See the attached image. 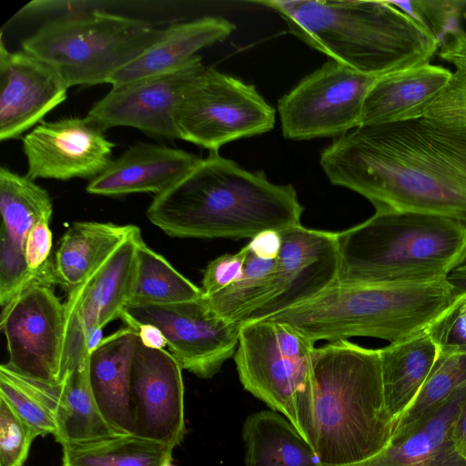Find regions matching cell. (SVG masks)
<instances>
[{
	"label": "cell",
	"instance_id": "obj_1",
	"mask_svg": "<svg viewBox=\"0 0 466 466\" xmlns=\"http://www.w3.org/2000/svg\"><path fill=\"white\" fill-rule=\"evenodd\" d=\"M320 166L332 185L378 210L440 215L466 225V134L423 117L359 126L325 147Z\"/></svg>",
	"mask_w": 466,
	"mask_h": 466
},
{
	"label": "cell",
	"instance_id": "obj_2",
	"mask_svg": "<svg viewBox=\"0 0 466 466\" xmlns=\"http://www.w3.org/2000/svg\"><path fill=\"white\" fill-rule=\"evenodd\" d=\"M297 415L322 466L352 465L381 451L396 422L385 404L379 350L348 339L315 348Z\"/></svg>",
	"mask_w": 466,
	"mask_h": 466
},
{
	"label": "cell",
	"instance_id": "obj_3",
	"mask_svg": "<svg viewBox=\"0 0 466 466\" xmlns=\"http://www.w3.org/2000/svg\"><path fill=\"white\" fill-rule=\"evenodd\" d=\"M303 207L292 185L270 182L210 152L178 182L155 196L147 218L176 238H253L300 225Z\"/></svg>",
	"mask_w": 466,
	"mask_h": 466
},
{
	"label": "cell",
	"instance_id": "obj_4",
	"mask_svg": "<svg viewBox=\"0 0 466 466\" xmlns=\"http://www.w3.org/2000/svg\"><path fill=\"white\" fill-rule=\"evenodd\" d=\"M296 37L355 71L381 76L430 63L439 42L390 1H256Z\"/></svg>",
	"mask_w": 466,
	"mask_h": 466
},
{
	"label": "cell",
	"instance_id": "obj_5",
	"mask_svg": "<svg viewBox=\"0 0 466 466\" xmlns=\"http://www.w3.org/2000/svg\"><path fill=\"white\" fill-rule=\"evenodd\" d=\"M337 234L339 264L335 284L441 281L466 261V225L440 215L378 210Z\"/></svg>",
	"mask_w": 466,
	"mask_h": 466
},
{
	"label": "cell",
	"instance_id": "obj_6",
	"mask_svg": "<svg viewBox=\"0 0 466 466\" xmlns=\"http://www.w3.org/2000/svg\"><path fill=\"white\" fill-rule=\"evenodd\" d=\"M455 297L446 279L397 285L334 284L312 299L268 319L290 325L314 343L357 336L393 343L426 329Z\"/></svg>",
	"mask_w": 466,
	"mask_h": 466
},
{
	"label": "cell",
	"instance_id": "obj_7",
	"mask_svg": "<svg viewBox=\"0 0 466 466\" xmlns=\"http://www.w3.org/2000/svg\"><path fill=\"white\" fill-rule=\"evenodd\" d=\"M163 32L146 20L94 9L45 23L22 41V49L54 69L68 88L89 86L108 83Z\"/></svg>",
	"mask_w": 466,
	"mask_h": 466
},
{
	"label": "cell",
	"instance_id": "obj_8",
	"mask_svg": "<svg viewBox=\"0 0 466 466\" xmlns=\"http://www.w3.org/2000/svg\"><path fill=\"white\" fill-rule=\"evenodd\" d=\"M314 345L290 325L268 319L241 324L234 353L243 388L299 432L297 399L309 374Z\"/></svg>",
	"mask_w": 466,
	"mask_h": 466
},
{
	"label": "cell",
	"instance_id": "obj_9",
	"mask_svg": "<svg viewBox=\"0 0 466 466\" xmlns=\"http://www.w3.org/2000/svg\"><path fill=\"white\" fill-rule=\"evenodd\" d=\"M275 109L248 85L206 66L175 115L178 138L218 152L225 144L270 131Z\"/></svg>",
	"mask_w": 466,
	"mask_h": 466
},
{
	"label": "cell",
	"instance_id": "obj_10",
	"mask_svg": "<svg viewBox=\"0 0 466 466\" xmlns=\"http://www.w3.org/2000/svg\"><path fill=\"white\" fill-rule=\"evenodd\" d=\"M376 77L329 59L279 99L283 136L292 140L337 137L357 127Z\"/></svg>",
	"mask_w": 466,
	"mask_h": 466
},
{
	"label": "cell",
	"instance_id": "obj_11",
	"mask_svg": "<svg viewBox=\"0 0 466 466\" xmlns=\"http://www.w3.org/2000/svg\"><path fill=\"white\" fill-rule=\"evenodd\" d=\"M121 319L130 328H159L182 370L200 379L214 377L234 356L241 327L218 315L205 296L169 305L127 304Z\"/></svg>",
	"mask_w": 466,
	"mask_h": 466
},
{
	"label": "cell",
	"instance_id": "obj_12",
	"mask_svg": "<svg viewBox=\"0 0 466 466\" xmlns=\"http://www.w3.org/2000/svg\"><path fill=\"white\" fill-rule=\"evenodd\" d=\"M140 229L131 234L64 303L65 330L61 384L76 367L88 361L89 336L121 319L128 303L136 267Z\"/></svg>",
	"mask_w": 466,
	"mask_h": 466
},
{
	"label": "cell",
	"instance_id": "obj_13",
	"mask_svg": "<svg viewBox=\"0 0 466 466\" xmlns=\"http://www.w3.org/2000/svg\"><path fill=\"white\" fill-rule=\"evenodd\" d=\"M0 329L6 339V364L22 375L61 385L64 303L51 286L34 283L2 308Z\"/></svg>",
	"mask_w": 466,
	"mask_h": 466
},
{
	"label": "cell",
	"instance_id": "obj_14",
	"mask_svg": "<svg viewBox=\"0 0 466 466\" xmlns=\"http://www.w3.org/2000/svg\"><path fill=\"white\" fill-rule=\"evenodd\" d=\"M205 68L197 55L177 69L114 86L86 116L104 132L114 127H130L150 137L179 139L177 108Z\"/></svg>",
	"mask_w": 466,
	"mask_h": 466
},
{
	"label": "cell",
	"instance_id": "obj_15",
	"mask_svg": "<svg viewBox=\"0 0 466 466\" xmlns=\"http://www.w3.org/2000/svg\"><path fill=\"white\" fill-rule=\"evenodd\" d=\"M133 434L172 450L183 441L182 368L170 352L144 346L138 338L130 378Z\"/></svg>",
	"mask_w": 466,
	"mask_h": 466
},
{
	"label": "cell",
	"instance_id": "obj_16",
	"mask_svg": "<svg viewBox=\"0 0 466 466\" xmlns=\"http://www.w3.org/2000/svg\"><path fill=\"white\" fill-rule=\"evenodd\" d=\"M278 288L247 321L271 318L303 304L335 284L339 253L338 234L302 224L279 231Z\"/></svg>",
	"mask_w": 466,
	"mask_h": 466
},
{
	"label": "cell",
	"instance_id": "obj_17",
	"mask_svg": "<svg viewBox=\"0 0 466 466\" xmlns=\"http://www.w3.org/2000/svg\"><path fill=\"white\" fill-rule=\"evenodd\" d=\"M114 147L87 116L41 122L23 138L26 176L33 180H91L112 161Z\"/></svg>",
	"mask_w": 466,
	"mask_h": 466
},
{
	"label": "cell",
	"instance_id": "obj_18",
	"mask_svg": "<svg viewBox=\"0 0 466 466\" xmlns=\"http://www.w3.org/2000/svg\"><path fill=\"white\" fill-rule=\"evenodd\" d=\"M0 305L21 290L41 283L28 271L25 247L32 228L50 220L53 204L48 192L26 175L0 167ZM44 284V283H42Z\"/></svg>",
	"mask_w": 466,
	"mask_h": 466
},
{
	"label": "cell",
	"instance_id": "obj_19",
	"mask_svg": "<svg viewBox=\"0 0 466 466\" xmlns=\"http://www.w3.org/2000/svg\"><path fill=\"white\" fill-rule=\"evenodd\" d=\"M68 87L45 62L9 51L0 40V140L19 137L67 97Z\"/></svg>",
	"mask_w": 466,
	"mask_h": 466
},
{
	"label": "cell",
	"instance_id": "obj_20",
	"mask_svg": "<svg viewBox=\"0 0 466 466\" xmlns=\"http://www.w3.org/2000/svg\"><path fill=\"white\" fill-rule=\"evenodd\" d=\"M466 399V384L416 422L393 432L375 456L348 466H466L452 440V427Z\"/></svg>",
	"mask_w": 466,
	"mask_h": 466
},
{
	"label": "cell",
	"instance_id": "obj_21",
	"mask_svg": "<svg viewBox=\"0 0 466 466\" xmlns=\"http://www.w3.org/2000/svg\"><path fill=\"white\" fill-rule=\"evenodd\" d=\"M201 159L183 149L137 142L91 179L86 191L108 197L143 192L157 196L178 182Z\"/></svg>",
	"mask_w": 466,
	"mask_h": 466
},
{
	"label": "cell",
	"instance_id": "obj_22",
	"mask_svg": "<svg viewBox=\"0 0 466 466\" xmlns=\"http://www.w3.org/2000/svg\"><path fill=\"white\" fill-rule=\"evenodd\" d=\"M451 75L446 67L426 63L378 76L364 99L359 126L422 117L427 104L446 86Z\"/></svg>",
	"mask_w": 466,
	"mask_h": 466
},
{
	"label": "cell",
	"instance_id": "obj_23",
	"mask_svg": "<svg viewBox=\"0 0 466 466\" xmlns=\"http://www.w3.org/2000/svg\"><path fill=\"white\" fill-rule=\"evenodd\" d=\"M138 334L130 327L103 339L88 356V380L103 417L118 434H133L130 378Z\"/></svg>",
	"mask_w": 466,
	"mask_h": 466
},
{
	"label": "cell",
	"instance_id": "obj_24",
	"mask_svg": "<svg viewBox=\"0 0 466 466\" xmlns=\"http://www.w3.org/2000/svg\"><path fill=\"white\" fill-rule=\"evenodd\" d=\"M220 16H203L177 23L164 29L161 37L140 56L117 71L108 81L112 86L177 69L200 49L225 40L235 30Z\"/></svg>",
	"mask_w": 466,
	"mask_h": 466
},
{
	"label": "cell",
	"instance_id": "obj_25",
	"mask_svg": "<svg viewBox=\"0 0 466 466\" xmlns=\"http://www.w3.org/2000/svg\"><path fill=\"white\" fill-rule=\"evenodd\" d=\"M137 228L110 222L73 223L55 253L56 284L67 294L76 289Z\"/></svg>",
	"mask_w": 466,
	"mask_h": 466
},
{
	"label": "cell",
	"instance_id": "obj_26",
	"mask_svg": "<svg viewBox=\"0 0 466 466\" xmlns=\"http://www.w3.org/2000/svg\"><path fill=\"white\" fill-rule=\"evenodd\" d=\"M383 395L395 422L418 396L438 356L426 329L379 350Z\"/></svg>",
	"mask_w": 466,
	"mask_h": 466
},
{
	"label": "cell",
	"instance_id": "obj_27",
	"mask_svg": "<svg viewBox=\"0 0 466 466\" xmlns=\"http://www.w3.org/2000/svg\"><path fill=\"white\" fill-rule=\"evenodd\" d=\"M242 440L245 466H322L295 426L270 409L248 416Z\"/></svg>",
	"mask_w": 466,
	"mask_h": 466
},
{
	"label": "cell",
	"instance_id": "obj_28",
	"mask_svg": "<svg viewBox=\"0 0 466 466\" xmlns=\"http://www.w3.org/2000/svg\"><path fill=\"white\" fill-rule=\"evenodd\" d=\"M87 363L76 367L61 385L53 435L62 446L118 434L105 420L95 400L88 380Z\"/></svg>",
	"mask_w": 466,
	"mask_h": 466
},
{
	"label": "cell",
	"instance_id": "obj_29",
	"mask_svg": "<svg viewBox=\"0 0 466 466\" xmlns=\"http://www.w3.org/2000/svg\"><path fill=\"white\" fill-rule=\"evenodd\" d=\"M62 447V466H164L172 461L173 451L135 434H116Z\"/></svg>",
	"mask_w": 466,
	"mask_h": 466
},
{
	"label": "cell",
	"instance_id": "obj_30",
	"mask_svg": "<svg viewBox=\"0 0 466 466\" xmlns=\"http://www.w3.org/2000/svg\"><path fill=\"white\" fill-rule=\"evenodd\" d=\"M244 271L241 278L209 297L211 309L227 320L239 324L270 299L278 288L277 258L258 255L248 245Z\"/></svg>",
	"mask_w": 466,
	"mask_h": 466
},
{
	"label": "cell",
	"instance_id": "obj_31",
	"mask_svg": "<svg viewBox=\"0 0 466 466\" xmlns=\"http://www.w3.org/2000/svg\"><path fill=\"white\" fill-rule=\"evenodd\" d=\"M203 296L201 288L181 275L143 239L139 242L127 304L169 305Z\"/></svg>",
	"mask_w": 466,
	"mask_h": 466
},
{
	"label": "cell",
	"instance_id": "obj_32",
	"mask_svg": "<svg viewBox=\"0 0 466 466\" xmlns=\"http://www.w3.org/2000/svg\"><path fill=\"white\" fill-rule=\"evenodd\" d=\"M60 391L61 385L35 380L15 371L6 363L0 366V397L38 436L55 433V412Z\"/></svg>",
	"mask_w": 466,
	"mask_h": 466
},
{
	"label": "cell",
	"instance_id": "obj_33",
	"mask_svg": "<svg viewBox=\"0 0 466 466\" xmlns=\"http://www.w3.org/2000/svg\"><path fill=\"white\" fill-rule=\"evenodd\" d=\"M466 384V352H440L418 396L396 423L394 431L416 422Z\"/></svg>",
	"mask_w": 466,
	"mask_h": 466
},
{
	"label": "cell",
	"instance_id": "obj_34",
	"mask_svg": "<svg viewBox=\"0 0 466 466\" xmlns=\"http://www.w3.org/2000/svg\"><path fill=\"white\" fill-rule=\"evenodd\" d=\"M452 65L449 83L427 104L422 117L435 126L466 134V64Z\"/></svg>",
	"mask_w": 466,
	"mask_h": 466
},
{
	"label": "cell",
	"instance_id": "obj_35",
	"mask_svg": "<svg viewBox=\"0 0 466 466\" xmlns=\"http://www.w3.org/2000/svg\"><path fill=\"white\" fill-rule=\"evenodd\" d=\"M390 2L430 32L439 42V46L447 33L459 26V16L466 8V0Z\"/></svg>",
	"mask_w": 466,
	"mask_h": 466
},
{
	"label": "cell",
	"instance_id": "obj_36",
	"mask_svg": "<svg viewBox=\"0 0 466 466\" xmlns=\"http://www.w3.org/2000/svg\"><path fill=\"white\" fill-rule=\"evenodd\" d=\"M37 436L35 430L0 397V466H21Z\"/></svg>",
	"mask_w": 466,
	"mask_h": 466
},
{
	"label": "cell",
	"instance_id": "obj_37",
	"mask_svg": "<svg viewBox=\"0 0 466 466\" xmlns=\"http://www.w3.org/2000/svg\"><path fill=\"white\" fill-rule=\"evenodd\" d=\"M440 352H466V291L426 329Z\"/></svg>",
	"mask_w": 466,
	"mask_h": 466
},
{
	"label": "cell",
	"instance_id": "obj_38",
	"mask_svg": "<svg viewBox=\"0 0 466 466\" xmlns=\"http://www.w3.org/2000/svg\"><path fill=\"white\" fill-rule=\"evenodd\" d=\"M50 220H40L31 230L25 247V259L28 271L41 283L54 287L56 284L54 259L51 258L53 235Z\"/></svg>",
	"mask_w": 466,
	"mask_h": 466
},
{
	"label": "cell",
	"instance_id": "obj_39",
	"mask_svg": "<svg viewBox=\"0 0 466 466\" xmlns=\"http://www.w3.org/2000/svg\"><path fill=\"white\" fill-rule=\"evenodd\" d=\"M247 257L244 246L236 253H226L211 260L203 275L202 291L209 297L237 282L242 276Z\"/></svg>",
	"mask_w": 466,
	"mask_h": 466
},
{
	"label": "cell",
	"instance_id": "obj_40",
	"mask_svg": "<svg viewBox=\"0 0 466 466\" xmlns=\"http://www.w3.org/2000/svg\"><path fill=\"white\" fill-rule=\"evenodd\" d=\"M438 56L450 64H466V32L460 26L446 34L440 43Z\"/></svg>",
	"mask_w": 466,
	"mask_h": 466
},
{
	"label": "cell",
	"instance_id": "obj_41",
	"mask_svg": "<svg viewBox=\"0 0 466 466\" xmlns=\"http://www.w3.org/2000/svg\"><path fill=\"white\" fill-rule=\"evenodd\" d=\"M281 244L279 231H264L259 233L247 244L251 250L259 256L277 258Z\"/></svg>",
	"mask_w": 466,
	"mask_h": 466
},
{
	"label": "cell",
	"instance_id": "obj_42",
	"mask_svg": "<svg viewBox=\"0 0 466 466\" xmlns=\"http://www.w3.org/2000/svg\"><path fill=\"white\" fill-rule=\"evenodd\" d=\"M133 329L137 331L139 340L144 346L155 350H164L167 346L164 334L157 326L144 323L137 324Z\"/></svg>",
	"mask_w": 466,
	"mask_h": 466
},
{
	"label": "cell",
	"instance_id": "obj_43",
	"mask_svg": "<svg viewBox=\"0 0 466 466\" xmlns=\"http://www.w3.org/2000/svg\"><path fill=\"white\" fill-rule=\"evenodd\" d=\"M452 440L459 453L466 459V399L452 427Z\"/></svg>",
	"mask_w": 466,
	"mask_h": 466
},
{
	"label": "cell",
	"instance_id": "obj_44",
	"mask_svg": "<svg viewBox=\"0 0 466 466\" xmlns=\"http://www.w3.org/2000/svg\"><path fill=\"white\" fill-rule=\"evenodd\" d=\"M446 280L452 288L455 295L466 291V261L453 269Z\"/></svg>",
	"mask_w": 466,
	"mask_h": 466
},
{
	"label": "cell",
	"instance_id": "obj_45",
	"mask_svg": "<svg viewBox=\"0 0 466 466\" xmlns=\"http://www.w3.org/2000/svg\"><path fill=\"white\" fill-rule=\"evenodd\" d=\"M103 329H96L88 338L86 348L88 354L95 350L103 340Z\"/></svg>",
	"mask_w": 466,
	"mask_h": 466
},
{
	"label": "cell",
	"instance_id": "obj_46",
	"mask_svg": "<svg viewBox=\"0 0 466 466\" xmlns=\"http://www.w3.org/2000/svg\"><path fill=\"white\" fill-rule=\"evenodd\" d=\"M164 466H176L172 464V461H167Z\"/></svg>",
	"mask_w": 466,
	"mask_h": 466
}]
</instances>
